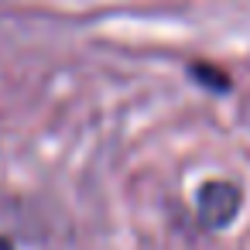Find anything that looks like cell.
Instances as JSON below:
<instances>
[{
    "mask_svg": "<svg viewBox=\"0 0 250 250\" xmlns=\"http://www.w3.org/2000/svg\"><path fill=\"white\" fill-rule=\"evenodd\" d=\"M243 209V188L233 178H206L195 188V223L206 233L229 229Z\"/></svg>",
    "mask_w": 250,
    "mask_h": 250,
    "instance_id": "obj_1",
    "label": "cell"
},
{
    "mask_svg": "<svg viewBox=\"0 0 250 250\" xmlns=\"http://www.w3.org/2000/svg\"><path fill=\"white\" fill-rule=\"evenodd\" d=\"M185 72H188V79H192V83H199V86H202V89H209L212 96H226V93L233 89V76H229L223 65H212V62H206V59L188 62V65H185Z\"/></svg>",
    "mask_w": 250,
    "mask_h": 250,
    "instance_id": "obj_2",
    "label": "cell"
},
{
    "mask_svg": "<svg viewBox=\"0 0 250 250\" xmlns=\"http://www.w3.org/2000/svg\"><path fill=\"white\" fill-rule=\"evenodd\" d=\"M0 250H18V247H14V240H11V236L0 233Z\"/></svg>",
    "mask_w": 250,
    "mask_h": 250,
    "instance_id": "obj_3",
    "label": "cell"
}]
</instances>
